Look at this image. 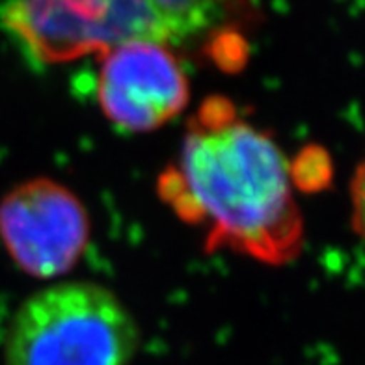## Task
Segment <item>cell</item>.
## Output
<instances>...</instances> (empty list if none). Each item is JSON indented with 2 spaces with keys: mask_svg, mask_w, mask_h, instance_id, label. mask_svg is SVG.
Instances as JSON below:
<instances>
[{
  "mask_svg": "<svg viewBox=\"0 0 365 365\" xmlns=\"http://www.w3.org/2000/svg\"><path fill=\"white\" fill-rule=\"evenodd\" d=\"M211 112L188 130L172 185L164 182L172 202L207 222L218 245L272 263L293 257L304 230L282 149L248 121Z\"/></svg>",
  "mask_w": 365,
  "mask_h": 365,
  "instance_id": "cell-1",
  "label": "cell"
},
{
  "mask_svg": "<svg viewBox=\"0 0 365 365\" xmlns=\"http://www.w3.org/2000/svg\"><path fill=\"white\" fill-rule=\"evenodd\" d=\"M255 0H4L0 23L38 63H63L129 41L170 47L222 34Z\"/></svg>",
  "mask_w": 365,
  "mask_h": 365,
  "instance_id": "cell-2",
  "label": "cell"
},
{
  "mask_svg": "<svg viewBox=\"0 0 365 365\" xmlns=\"http://www.w3.org/2000/svg\"><path fill=\"white\" fill-rule=\"evenodd\" d=\"M140 331L125 304L91 282H56L24 298L6 365H130Z\"/></svg>",
  "mask_w": 365,
  "mask_h": 365,
  "instance_id": "cell-3",
  "label": "cell"
},
{
  "mask_svg": "<svg viewBox=\"0 0 365 365\" xmlns=\"http://www.w3.org/2000/svg\"><path fill=\"white\" fill-rule=\"evenodd\" d=\"M0 239L23 272L53 279L82 257L90 240V218L69 188L34 179L0 202Z\"/></svg>",
  "mask_w": 365,
  "mask_h": 365,
  "instance_id": "cell-4",
  "label": "cell"
},
{
  "mask_svg": "<svg viewBox=\"0 0 365 365\" xmlns=\"http://www.w3.org/2000/svg\"><path fill=\"white\" fill-rule=\"evenodd\" d=\"M99 56L97 99L115 127L149 133L187 106L188 78L170 45L129 41L106 48Z\"/></svg>",
  "mask_w": 365,
  "mask_h": 365,
  "instance_id": "cell-5",
  "label": "cell"
}]
</instances>
